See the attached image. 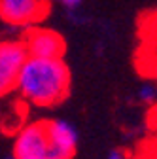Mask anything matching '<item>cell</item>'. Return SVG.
Returning a JSON list of instances; mask_svg holds the SVG:
<instances>
[{"mask_svg": "<svg viewBox=\"0 0 157 159\" xmlns=\"http://www.w3.org/2000/svg\"><path fill=\"white\" fill-rule=\"evenodd\" d=\"M23 44L27 48L29 57L38 59H63L66 51L65 38L53 29L36 25L25 30L23 34Z\"/></svg>", "mask_w": 157, "mask_h": 159, "instance_id": "5b68a950", "label": "cell"}, {"mask_svg": "<svg viewBox=\"0 0 157 159\" xmlns=\"http://www.w3.org/2000/svg\"><path fill=\"white\" fill-rule=\"evenodd\" d=\"M2 159H13V155H8V157H2Z\"/></svg>", "mask_w": 157, "mask_h": 159, "instance_id": "30bf717a", "label": "cell"}, {"mask_svg": "<svg viewBox=\"0 0 157 159\" xmlns=\"http://www.w3.org/2000/svg\"><path fill=\"white\" fill-rule=\"evenodd\" d=\"M11 155L13 159H57L51 148L46 119L29 121L13 133Z\"/></svg>", "mask_w": 157, "mask_h": 159, "instance_id": "7a4b0ae2", "label": "cell"}, {"mask_svg": "<svg viewBox=\"0 0 157 159\" xmlns=\"http://www.w3.org/2000/svg\"><path fill=\"white\" fill-rule=\"evenodd\" d=\"M61 6H65V8H70V10H74V8H78L82 4V0H57Z\"/></svg>", "mask_w": 157, "mask_h": 159, "instance_id": "9c48e42d", "label": "cell"}, {"mask_svg": "<svg viewBox=\"0 0 157 159\" xmlns=\"http://www.w3.org/2000/svg\"><path fill=\"white\" fill-rule=\"evenodd\" d=\"M106 159H131L123 150H114V152H110L108 153V157Z\"/></svg>", "mask_w": 157, "mask_h": 159, "instance_id": "ba28073f", "label": "cell"}, {"mask_svg": "<svg viewBox=\"0 0 157 159\" xmlns=\"http://www.w3.org/2000/svg\"><path fill=\"white\" fill-rule=\"evenodd\" d=\"M138 97H140V101L146 102V104H155L157 102V85L155 84H144V85H140Z\"/></svg>", "mask_w": 157, "mask_h": 159, "instance_id": "52a82bcc", "label": "cell"}, {"mask_svg": "<svg viewBox=\"0 0 157 159\" xmlns=\"http://www.w3.org/2000/svg\"><path fill=\"white\" fill-rule=\"evenodd\" d=\"M70 68L63 59L29 57L17 80V98L34 108H53L70 93Z\"/></svg>", "mask_w": 157, "mask_h": 159, "instance_id": "6da1fadb", "label": "cell"}, {"mask_svg": "<svg viewBox=\"0 0 157 159\" xmlns=\"http://www.w3.org/2000/svg\"><path fill=\"white\" fill-rule=\"evenodd\" d=\"M29 59L23 40L6 38L0 40V102L15 93L21 68Z\"/></svg>", "mask_w": 157, "mask_h": 159, "instance_id": "3957f363", "label": "cell"}, {"mask_svg": "<svg viewBox=\"0 0 157 159\" xmlns=\"http://www.w3.org/2000/svg\"><path fill=\"white\" fill-rule=\"evenodd\" d=\"M51 148L57 159H72L78 150V133L66 119H46Z\"/></svg>", "mask_w": 157, "mask_h": 159, "instance_id": "8992f818", "label": "cell"}, {"mask_svg": "<svg viewBox=\"0 0 157 159\" xmlns=\"http://www.w3.org/2000/svg\"><path fill=\"white\" fill-rule=\"evenodd\" d=\"M49 0H0V21L13 29H30L44 21Z\"/></svg>", "mask_w": 157, "mask_h": 159, "instance_id": "277c9868", "label": "cell"}]
</instances>
